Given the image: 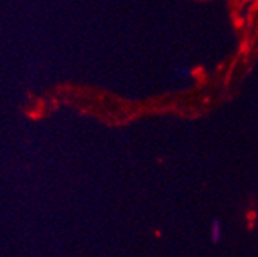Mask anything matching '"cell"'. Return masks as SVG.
Wrapping results in <instances>:
<instances>
[{
  "instance_id": "cell-1",
  "label": "cell",
  "mask_w": 258,
  "mask_h": 257,
  "mask_svg": "<svg viewBox=\"0 0 258 257\" xmlns=\"http://www.w3.org/2000/svg\"><path fill=\"white\" fill-rule=\"evenodd\" d=\"M211 237L214 242H218L221 237V223L220 220H214L212 222V227H211Z\"/></svg>"
}]
</instances>
